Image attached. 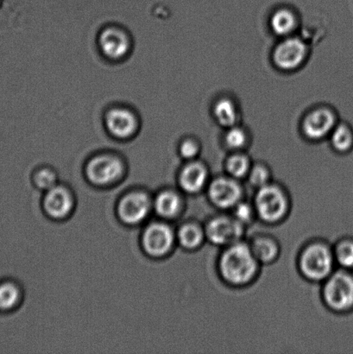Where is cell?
<instances>
[{
    "mask_svg": "<svg viewBox=\"0 0 353 354\" xmlns=\"http://www.w3.org/2000/svg\"><path fill=\"white\" fill-rule=\"evenodd\" d=\"M260 266L249 243L241 241L223 248L218 260V272L228 286L244 287L254 282Z\"/></svg>",
    "mask_w": 353,
    "mask_h": 354,
    "instance_id": "obj_1",
    "label": "cell"
},
{
    "mask_svg": "<svg viewBox=\"0 0 353 354\" xmlns=\"http://www.w3.org/2000/svg\"><path fill=\"white\" fill-rule=\"evenodd\" d=\"M175 235L168 225L155 223L146 229L143 243L145 251L154 257L164 256L174 245Z\"/></svg>",
    "mask_w": 353,
    "mask_h": 354,
    "instance_id": "obj_11",
    "label": "cell"
},
{
    "mask_svg": "<svg viewBox=\"0 0 353 354\" xmlns=\"http://www.w3.org/2000/svg\"><path fill=\"white\" fill-rule=\"evenodd\" d=\"M122 162L109 155L98 156L90 161L86 174L93 183L106 185L116 180L122 174Z\"/></svg>",
    "mask_w": 353,
    "mask_h": 354,
    "instance_id": "obj_9",
    "label": "cell"
},
{
    "mask_svg": "<svg viewBox=\"0 0 353 354\" xmlns=\"http://www.w3.org/2000/svg\"><path fill=\"white\" fill-rule=\"evenodd\" d=\"M269 24H271V30L278 36L288 37L297 29L298 19L292 10L282 8L273 14Z\"/></svg>",
    "mask_w": 353,
    "mask_h": 354,
    "instance_id": "obj_17",
    "label": "cell"
},
{
    "mask_svg": "<svg viewBox=\"0 0 353 354\" xmlns=\"http://www.w3.org/2000/svg\"><path fill=\"white\" fill-rule=\"evenodd\" d=\"M155 211L164 218H174L182 208V199L172 191H165L157 197L155 201Z\"/></svg>",
    "mask_w": 353,
    "mask_h": 354,
    "instance_id": "obj_20",
    "label": "cell"
},
{
    "mask_svg": "<svg viewBox=\"0 0 353 354\" xmlns=\"http://www.w3.org/2000/svg\"><path fill=\"white\" fill-rule=\"evenodd\" d=\"M334 254L336 265L340 268L353 270V239L345 238L341 239L334 245Z\"/></svg>",
    "mask_w": 353,
    "mask_h": 354,
    "instance_id": "obj_23",
    "label": "cell"
},
{
    "mask_svg": "<svg viewBox=\"0 0 353 354\" xmlns=\"http://www.w3.org/2000/svg\"><path fill=\"white\" fill-rule=\"evenodd\" d=\"M210 180L209 168L204 162L197 161L196 159L189 161L179 175L180 187L184 192L191 194L207 189Z\"/></svg>",
    "mask_w": 353,
    "mask_h": 354,
    "instance_id": "obj_12",
    "label": "cell"
},
{
    "mask_svg": "<svg viewBox=\"0 0 353 354\" xmlns=\"http://www.w3.org/2000/svg\"><path fill=\"white\" fill-rule=\"evenodd\" d=\"M336 126V115L334 111L321 106L307 114L303 120V131L309 140H321L330 135Z\"/></svg>",
    "mask_w": 353,
    "mask_h": 354,
    "instance_id": "obj_8",
    "label": "cell"
},
{
    "mask_svg": "<svg viewBox=\"0 0 353 354\" xmlns=\"http://www.w3.org/2000/svg\"><path fill=\"white\" fill-rule=\"evenodd\" d=\"M178 241L183 248L196 250L207 241L205 229L196 223L182 225L178 232Z\"/></svg>",
    "mask_w": 353,
    "mask_h": 354,
    "instance_id": "obj_19",
    "label": "cell"
},
{
    "mask_svg": "<svg viewBox=\"0 0 353 354\" xmlns=\"http://www.w3.org/2000/svg\"><path fill=\"white\" fill-rule=\"evenodd\" d=\"M231 214L241 224H243L245 227L251 225L255 218H257L254 203H248L245 199L231 210Z\"/></svg>",
    "mask_w": 353,
    "mask_h": 354,
    "instance_id": "obj_26",
    "label": "cell"
},
{
    "mask_svg": "<svg viewBox=\"0 0 353 354\" xmlns=\"http://www.w3.org/2000/svg\"><path fill=\"white\" fill-rule=\"evenodd\" d=\"M207 197L220 210H231L245 199V190L240 180L228 175L211 180L207 187Z\"/></svg>",
    "mask_w": 353,
    "mask_h": 354,
    "instance_id": "obj_6",
    "label": "cell"
},
{
    "mask_svg": "<svg viewBox=\"0 0 353 354\" xmlns=\"http://www.w3.org/2000/svg\"><path fill=\"white\" fill-rule=\"evenodd\" d=\"M249 245L260 265H269L274 263L281 253V246L278 241L269 235L255 236Z\"/></svg>",
    "mask_w": 353,
    "mask_h": 354,
    "instance_id": "obj_15",
    "label": "cell"
},
{
    "mask_svg": "<svg viewBox=\"0 0 353 354\" xmlns=\"http://www.w3.org/2000/svg\"><path fill=\"white\" fill-rule=\"evenodd\" d=\"M35 180H36L37 185L41 189L50 190L52 187H55L57 176L48 169H43L37 173Z\"/></svg>",
    "mask_w": 353,
    "mask_h": 354,
    "instance_id": "obj_29",
    "label": "cell"
},
{
    "mask_svg": "<svg viewBox=\"0 0 353 354\" xmlns=\"http://www.w3.org/2000/svg\"><path fill=\"white\" fill-rule=\"evenodd\" d=\"M331 135V143L340 153H345L353 147V131L347 124L341 123L334 127Z\"/></svg>",
    "mask_w": 353,
    "mask_h": 354,
    "instance_id": "obj_22",
    "label": "cell"
},
{
    "mask_svg": "<svg viewBox=\"0 0 353 354\" xmlns=\"http://www.w3.org/2000/svg\"><path fill=\"white\" fill-rule=\"evenodd\" d=\"M352 270H334L323 281L321 297L325 306L335 313H347L353 310Z\"/></svg>",
    "mask_w": 353,
    "mask_h": 354,
    "instance_id": "obj_4",
    "label": "cell"
},
{
    "mask_svg": "<svg viewBox=\"0 0 353 354\" xmlns=\"http://www.w3.org/2000/svg\"><path fill=\"white\" fill-rule=\"evenodd\" d=\"M179 151L182 157L186 160H195L200 151L199 142L193 140V138H187L180 145Z\"/></svg>",
    "mask_w": 353,
    "mask_h": 354,
    "instance_id": "obj_28",
    "label": "cell"
},
{
    "mask_svg": "<svg viewBox=\"0 0 353 354\" xmlns=\"http://www.w3.org/2000/svg\"><path fill=\"white\" fill-rule=\"evenodd\" d=\"M243 224L238 221L233 215H216L207 221L204 229L207 241L214 245L226 246L243 241L245 234Z\"/></svg>",
    "mask_w": 353,
    "mask_h": 354,
    "instance_id": "obj_5",
    "label": "cell"
},
{
    "mask_svg": "<svg viewBox=\"0 0 353 354\" xmlns=\"http://www.w3.org/2000/svg\"><path fill=\"white\" fill-rule=\"evenodd\" d=\"M307 55L306 44L300 38L288 37L276 47L273 61L282 71H293L303 64Z\"/></svg>",
    "mask_w": 353,
    "mask_h": 354,
    "instance_id": "obj_7",
    "label": "cell"
},
{
    "mask_svg": "<svg viewBox=\"0 0 353 354\" xmlns=\"http://www.w3.org/2000/svg\"><path fill=\"white\" fill-rule=\"evenodd\" d=\"M248 136L243 128L237 126L228 128L225 135V144L231 151H240L247 147Z\"/></svg>",
    "mask_w": 353,
    "mask_h": 354,
    "instance_id": "obj_25",
    "label": "cell"
},
{
    "mask_svg": "<svg viewBox=\"0 0 353 354\" xmlns=\"http://www.w3.org/2000/svg\"><path fill=\"white\" fill-rule=\"evenodd\" d=\"M251 158L247 154L240 151H235L233 155L227 159V175L233 178L241 180L247 179L252 166Z\"/></svg>",
    "mask_w": 353,
    "mask_h": 354,
    "instance_id": "obj_21",
    "label": "cell"
},
{
    "mask_svg": "<svg viewBox=\"0 0 353 354\" xmlns=\"http://www.w3.org/2000/svg\"><path fill=\"white\" fill-rule=\"evenodd\" d=\"M44 207L51 217H65L72 208L70 194L62 187H52L45 197Z\"/></svg>",
    "mask_w": 353,
    "mask_h": 354,
    "instance_id": "obj_16",
    "label": "cell"
},
{
    "mask_svg": "<svg viewBox=\"0 0 353 354\" xmlns=\"http://www.w3.org/2000/svg\"><path fill=\"white\" fill-rule=\"evenodd\" d=\"M247 179L252 187L258 189L272 182V173L267 165L258 162L252 165Z\"/></svg>",
    "mask_w": 353,
    "mask_h": 354,
    "instance_id": "obj_24",
    "label": "cell"
},
{
    "mask_svg": "<svg viewBox=\"0 0 353 354\" xmlns=\"http://www.w3.org/2000/svg\"><path fill=\"white\" fill-rule=\"evenodd\" d=\"M19 292L17 288L12 283H6L0 286V308L9 310L17 303Z\"/></svg>",
    "mask_w": 353,
    "mask_h": 354,
    "instance_id": "obj_27",
    "label": "cell"
},
{
    "mask_svg": "<svg viewBox=\"0 0 353 354\" xmlns=\"http://www.w3.org/2000/svg\"><path fill=\"white\" fill-rule=\"evenodd\" d=\"M151 201L146 194L133 193L124 198L119 206L121 220L127 224H138L147 217Z\"/></svg>",
    "mask_w": 353,
    "mask_h": 354,
    "instance_id": "obj_14",
    "label": "cell"
},
{
    "mask_svg": "<svg viewBox=\"0 0 353 354\" xmlns=\"http://www.w3.org/2000/svg\"><path fill=\"white\" fill-rule=\"evenodd\" d=\"M252 203L257 218L268 225L281 223L290 210L288 194L283 187L273 182L256 189Z\"/></svg>",
    "mask_w": 353,
    "mask_h": 354,
    "instance_id": "obj_3",
    "label": "cell"
},
{
    "mask_svg": "<svg viewBox=\"0 0 353 354\" xmlns=\"http://www.w3.org/2000/svg\"><path fill=\"white\" fill-rule=\"evenodd\" d=\"M335 265L334 249L326 242H311L300 252V272L311 282H323L334 272Z\"/></svg>",
    "mask_w": 353,
    "mask_h": 354,
    "instance_id": "obj_2",
    "label": "cell"
},
{
    "mask_svg": "<svg viewBox=\"0 0 353 354\" xmlns=\"http://www.w3.org/2000/svg\"><path fill=\"white\" fill-rule=\"evenodd\" d=\"M105 122L110 134L117 140H128L137 133L138 128L136 115L124 107L108 111Z\"/></svg>",
    "mask_w": 353,
    "mask_h": 354,
    "instance_id": "obj_10",
    "label": "cell"
},
{
    "mask_svg": "<svg viewBox=\"0 0 353 354\" xmlns=\"http://www.w3.org/2000/svg\"><path fill=\"white\" fill-rule=\"evenodd\" d=\"M213 116L221 127L230 128L237 126L240 113L236 104L229 98H221L213 106Z\"/></svg>",
    "mask_w": 353,
    "mask_h": 354,
    "instance_id": "obj_18",
    "label": "cell"
},
{
    "mask_svg": "<svg viewBox=\"0 0 353 354\" xmlns=\"http://www.w3.org/2000/svg\"><path fill=\"white\" fill-rule=\"evenodd\" d=\"M99 44L102 53L113 60H119L126 57L131 48L127 35L122 30L114 27L106 28L102 31Z\"/></svg>",
    "mask_w": 353,
    "mask_h": 354,
    "instance_id": "obj_13",
    "label": "cell"
}]
</instances>
